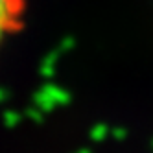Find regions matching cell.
I'll use <instances>...</instances> for the list:
<instances>
[{"label":"cell","mask_w":153,"mask_h":153,"mask_svg":"<svg viewBox=\"0 0 153 153\" xmlns=\"http://www.w3.org/2000/svg\"><path fill=\"white\" fill-rule=\"evenodd\" d=\"M26 15V0H0V50L20 30Z\"/></svg>","instance_id":"1"}]
</instances>
